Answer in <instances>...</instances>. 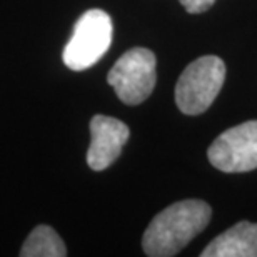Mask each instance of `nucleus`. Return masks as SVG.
<instances>
[{
  "label": "nucleus",
  "instance_id": "nucleus-1",
  "mask_svg": "<svg viewBox=\"0 0 257 257\" xmlns=\"http://www.w3.org/2000/svg\"><path fill=\"white\" fill-rule=\"evenodd\" d=\"M212 209L199 199H187L161 210L144 232L142 249L151 257L177 255L207 227Z\"/></svg>",
  "mask_w": 257,
  "mask_h": 257
},
{
  "label": "nucleus",
  "instance_id": "nucleus-2",
  "mask_svg": "<svg viewBox=\"0 0 257 257\" xmlns=\"http://www.w3.org/2000/svg\"><path fill=\"white\" fill-rule=\"evenodd\" d=\"M225 80V64L217 55H204L189 64L176 85V104L186 115H199L210 107Z\"/></svg>",
  "mask_w": 257,
  "mask_h": 257
},
{
  "label": "nucleus",
  "instance_id": "nucleus-3",
  "mask_svg": "<svg viewBox=\"0 0 257 257\" xmlns=\"http://www.w3.org/2000/svg\"><path fill=\"white\" fill-rule=\"evenodd\" d=\"M112 44V19L100 9H90L80 15L64 49V64L80 72L97 64Z\"/></svg>",
  "mask_w": 257,
  "mask_h": 257
},
{
  "label": "nucleus",
  "instance_id": "nucleus-4",
  "mask_svg": "<svg viewBox=\"0 0 257 257\" xmlns=\"http://www.w3.org/2000/svg\"><path fill=\"white\" fill-rule=\"evenodd\" d=\"M157 60L149 49L136 47L122 55L107 75L109 85L127 105H139L152 94L157 82Z\"/></svg>",
  "mask_w": 257,
  "mask_h": 257
},
{
  "label": "nucleus",
  "instance_id": "nucleus-5",
  "mask_svg": "<svg viewBox=\"0 0 257 257\" xmlns=\"http://www.w3.org/2000/svg\"><path fill=\"white\" fill-rule=\"evenodd\" d=\"M209 162L220 172H249L257 169V120L224 131L210 144Z\"/></svg>",
  "mask_w": 257,
  "mask_h": 257
},
{
  "label": "nucleus",
  "instance_id": "nucleus-6",
  "mask_svg": "<svg viewBox=\"0 0 257 257\" xmlns=\"http://www.w3.org/2000/svg\"><path fill=\"white\" fill-rule=\"evenodd\" d=\"M131 131L119 119L109 115H94L90 120V146L87 164L92 171H105L120 156Z\"/></svg>",
  "mask_w": 257,
  "mask_h": 257
},
{
  "label": "nucleus",
  "instance_id": "nucleus-7",
  "mask_svg": "<svg viewBox=\"0 0 257 257\" xmlns=\"http://www.w3.org/2000/svg\"><path fill=\"white\" fill-rule=\"evenodd\" d=\"M202 257H257V224L237 222L219 234L207 247L202 250Z\"/></svg>",
  "mask_w": 257,
  "mask_h": 257
},
{
  "label": "nucleus",
  "instance_id": "nucleus-8",
  "mask_svg": "<svg viewBox=\"0 0 257 257\" xmlns=\"http://www.w3.org/2000/svg\"><path fill=\"white\" fill-rule=\"evenodd\" d=\"M22 257H64L67 249L60 235L50 225H37L20 249Z\"/></svg>",
  "mask_w": 257,
  "mask_h": 257
},
{
  "label": "nucleus",
  "instance_id": "nucleus-9",
  "mask_svg": "<svg viewBox=\"0 0 257 257\" xmlns=\"http://www.w3.org/2000/svg\"><path fill=\"white\" fill-rule=\"evenodd\" d=\"M189 14H202L215 4V0H179Z\"/></svg>",
  "mask_w": 257,
  "mask_h": 257
}]
</instances>
